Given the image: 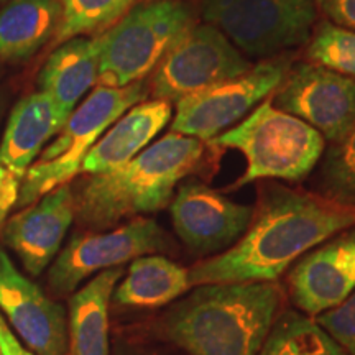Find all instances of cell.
I'll use <instances>...</instances> for the list:
<instances>
[{
    "label": "cell",
    "mask_w": 355,
    "mask_h": 355,
    "mask_svg": "<svg viewBox=\"0 0 355 355\" xmlns=\"http://www.w3.org/2000/svg\"><path fill=\"white\" fill-rule=\"evenodd\" d=\"M355 225V204L279 184L263 186L245 234L188 268L191 286L277 282L301 255Z\"/></svg>",
    "instance_id": "obj_1"
},
{
    "label": "cell",
    "mask_w": 355,
    "mask_h": 355,
    "mask_svg": "<svg viewBox=\"0 0 355 355\" xmlns=\"http://www.w3.org/2000/svg\"><path fill=\"white\" fill-rule=\"evenodd\" d=\"M191 290L159 319V334L188 355H259L283 301L278 282Z\"/></svg>",
    "instance_id": "obj_2"
},
{
    "label": "cell",
    "mask_w": 355,
    "mask_h": 355,
    "mask_svg": "<svg viewBox=\"0 0 355 355\" xmlns=\"http://www.w3.org/2000/svg\"><path fill=\"white\" fill-rule=\"evenodd\" d=\"M204 141L170 132L115 170L87 175L74 193L76 219L102 232L170 206L178 184L204 162Z\"/></svg>",
    "instance_id": "obj_3"
},
{
    "label": "cell",
    "mask_w": 355,
    "mask_h": 355,
    "mask_svg": "<svg viewBox=\"0 0 355 355\" xmlns=\"http://www.w3.org/2000/svg\"><path fill=\"white\" fill-rule=\"evenodd\" d=\"M209 144L245 157L247 170L234 188L265 178L298 183L314 170L326 148V139L316 128L278 109L272 97Z\"/></svg>",
    "instance_id": "obj_4"
},
{
    "label": "cell",
    "mask_w": 355,
    "mask_h": 355,
    "mask_svg": "<svg viewBox=\"0 0 355 355\" xmlns=\"http://www.w3.org/2000/svg\"><path fill=\"white\" fill-rule=\"evenodd\" d=\"M150 96L148 81L141 79L125 87L96 86L83 104L73 110L35 163L28 168L17 206H30L50 191L68 184L81 173L84 157L112 123Z\"/></svg>",
    "instance_id": "obj_5"
},
{
    "label": "cell",
    "mask_w": 355,
    "mask_h": 355,
    "mask_svg": "<svg viewBox=\"0 0 355 355\" xmlns=\"http://www.w3.org/2000/svg\"><path fill=\"white\" fill-rule=\"evenodd\" d=\"M193 25L196 13L186 0H148L133 7L101 33L97 86L125 87L145 79Z\"/></svg>",
    "instance_id": "obj_6"
},
{
    "label": "cell",
    "mask_w": 355,
    "mask_h": 355,
    "mask_svg": "<svg viewBox=\"0 0 355 355\" xmlns=\"http://www.w3.org/2000/svg\"><path fill=\"white\" fill-rule=\"evenodd\" d=\"M316 15V0H201L202 20L255 58L308 42Z\"/></svg>",
    "instance_id": "obj_7"
},
{
    "label": "cell",
    "mask_w": 355,
    "mask_h": 355,
    "mask_svg": "<svg viewBox=\"0 0 355 355\" xmlns=\"http://www.w3.org/2000/svg\"><path fill=\"white\" fill-rule=\"evenodd\" d=\"M291 55L266 58L239 76L176 102L171 132L201 141L214 140L250 114L257 104L272 96L291 69Z\"/></svg>",
    "instance_id": "obj_8"
},
{
    "label": "cell",
    "mask_w": 355,
    "mask_h": 355,
    "mask_svg": "<svg viewBox=\"0 0 355 355\" xmlns=\"http://www.w3.org/2000/svg\"><path fill=\"white\" fill-rule=\"evenodd\" d=\"M175 250L176 243L157 220L133 217L109 230L74 235L53 261L48 283L55 295H71L91 275L123 266L139 257Z\"/></svg>",
    "instance_id": "obj_9"
},
{
    "label": "cell",
    "mask_w": 355,
    "mask_h": 355,
    "mask_svg": "<svg viewBox=\"0 0 355 355\" xmlns=\"http://www.w3.org/2000/svg\"><path fill=\"white\" fill-rule=\"evenodd\" d=\"M250 68V61L219 28L196 24L153 69L150 96L178 102Z\"/></svg>",
    "instance_id": "obj_10"
},
{
    "label": "cell",
    "mask_w": 355,
    "mask_h": 355,
    "mask_svg": "<svg viewBox=\"0 0 355 355\" xmlns=\"http://www.w3.org/2000/svg\"><path fill=\"white\" fill-rule=\"evenodd\" d=\"M272 101L331 144L343 139L355 122V79L309 61L291 66Z\"/></svg>",
    "instance_id": "obj_11"
},
{
    "label": "cell",
    "mask_w": 355,
    "mask_h": 355,
    "mask_svg": "<svg viewBox=\"0 0 355 355\" xmlns=\"http://www.w3.org/2000/svg\"><path fill=\"white\" fill-rule=\"evenodd\" d=\"M173 229L198 255L222 254L245 234L254 207L239 204L196 180L178 184L170 202Z\"/></svg>",
    "instance_id": "obj_12"
},
{
    "label": "cell",
    "mask_w": 355,
    "mask_h": 355,
    "mask_svg": "<svg viewBox=\"0 0 355 355\" xmlns=\"http://www.w3.org/2000/svg\"><path fill=\"white\" fill-rule=\"evenodd\" d=\"M288 288L309 318L343 303L355 291V225L301 255L288 273Z\"/></svg>",
    "instance_id": "obj_13"
},
{
    "label": "cell",
    "mask_w": 355,
    "mask_h": 355,
    "mask_svg": "<svg viewBox=\"0 0 355 355\" xmlns=\"http://www.w3.org/2000/svg\"><path fill=\"white\" fill-rule=\"evenodd\" d=\"M0 311L32 352L66 354L68 322L64 308L20 273L3 250H0Z\"/></svg>",
    "instance_id": "obj_14"
},
{
    "label": "cell",
    "mask_w": 355,
    "mask_h": 355,
    "mask_svg": "<svg viewBox=\"0 0 355 355\" xmlns=\"http://www.w3.org/2000/svg\"><path fill=\"white\" fill-rule=\"evenodd\" d=\"M74 217L73 186L63 184L12 216L3 229V242L26 272L40 277L60 252Z\"/></svg>",
    "instance_id": "obj_15"
},
{
    "label": "cell",
    "mask_w": 355,
    "mask_h": 355,
    "mask_svg": "<svg viewBox=\"0 0 355 355\" xmlns=\"http://www.w3.org/2000/svg\"><path fill=\"white\" fill-rule=\"evenodd\" d=\"M171 102L144 101L122 114L86 153L84 175H99L125 165L148 146L171 121Z\"/></svg>",
    "instance_id": "obj_16"
},
{
    "label": "cell",
    "mask_w": 355,
    "mask_h": 355,
    "mask_svg": "<svg viewBox=\"0 0 355 355\" xmlns=\"http://www.w3.org/2000/svg\"><path fill=\"white\" fill-rule=\"evenodd\" d=\"M102 37H76L61 43L40 73V87L51 97L66 123L79 101L97 86Z\"/></svg>",
    "instance_id": "obj_17"
},
{
    "label": "cell",
    "mask_w": 355,
    "mask_h": 355,
    "mask_svg": "<svg viewBox=\"0 0 355 355\" xmlns=\"http://www.w3.org/2000/svg\"><path fill=\"white\" fill-rule=\"evenodd\" d=\"M63 125L46 92L38 91L20 99L12 109L0 141V166L24 181L44 145Z\"/></svg>",
    "instance_id": "obj_18"
},
{
    "label": "cell",
    "mask_w": 355,
    "mask_h": 355,
    "mask_svg": "<svg viewBox=\"0 0 355 355\" xmlns=\"http://www.w3.org/2000/svg\"><path fill=\"white\" fill-rule=\"evenodd\" d=\"M122 266L97 273L69 298V355H109V303Z\"/></svg>",
    "instance_id": "obj_19"
},
{
    "label": "cell",
    "mask_w": 355,
    "mask_h": 355,
    "mask_svg": "<svg viewBox=\"0 0 355 355\" xmlns=\"http://www.w3.org/2000/svg\"><path fill=\"white\" fill-rule=\"evenodd\" d=\"M191 288L188 268L165 255H144L132 261L112 298L123 308L155 309L181 298Z\"/></svg>",
    "instance_id": "obj_20"
},
{
    "label": "cell",
    "mask_w": 355,
    "mask_h": 355,
    "mask_svg": "<svg viewBox=\"0 0 355 355\" xmlns=\"http://www.w3.org/2000/svg\"><path fill=\"white\" fill-rule=\"evenodd\" d=\"M61 0H8L0 8V61H24L55 38Z\"/></svg>",
    "instance_id": "obj_21"
},
{
    "label": "cell",
    "mask_w": 355,
    "mask_h": 355,
    "mask_svg": "<svg viewBox=\"0 0 355 355\" xmlns=\"http://www.w3.org/2000/svg\"><path fill=\"white\" fill-rule=\"evenodd\" d=\"M259 355H347L306 314L286 311L273 322Z\"/></svg>",
    "instance_id": "obj_22"
},
{
    "label": "cell",
    "mask_w": 355,
    "mask_h": 355,
    "mask_svg": "<svg viewBox=\"0 0 355 355\" xmlns=\"http://www.w3.org/2000/svg\"><path fill=\"white\" fill-rule=\"evenodd\" d=\"M135 3L137 0H61L63 13L53 44L107 32Z\"/></svg>",
    "instance_id": "obj_23"
},
{
    "label": "cell",
    "mask_w": 355,
    "mask_h": 355,
    "mask_svg": "<svg viewBox=\"0 0 355 355\" xmlns=\"http://www.w3.org/2000/svg\"><path fill=\"white\" fill-rule=\"evenodd\" d=\"M318 194L343 204H355V122L343 139L331 144L316 178Z\"/></svg>",
    "instance_id": "obj_24"
},
{
    "label": "cell",
    "mask_w": 355,
    "mask_h": 355,
    "mask_svg": "<svg viewBox=\"0 0 355 355\" xmlns=\"http://www.w3.org/2000/svg\"><path fill=\"white\" fill-rule=\"evenodd\" d=\"M306 58L309 63L355 79V32L321 21L309 40Z\"/></svg>",
    "instance_id": "obj_25"
},
{
    "label": "cell",
    "mask_w": 355,
    "mask_h": 355,
    "mask_svg": "<svg viewBox=\"0 0 355 355\" xmlns=\"http://www.w3.org/2000/svg\"><path fill=\"white\" fill-rule=\"evenodd\" d=\"M313 319L345 354L355 355V291Z\"/></svg>",
    "instance_id": "obj_26"
},
{
    "label": "cell",
    "mask_w": 355,
    "mask_h": 355,
    "mask_svg": "<svg viewBox=\"0 0 355 355\" xmlns=\"http://www.w3.org/2000/svg\"><path fill=\"white\" fill-rule=\"evenodd\" d=\"M316 3L331 24L355 32V0H316Z\"/></svg>",
    "instance_id": "obj_27"
},
{
    "label": "cell",
    "mask_w": 355,
    "mask_h": 355,
    "mask_svg": "<svg viewBox=\"0 0 355 355\" xmlns=\"http://www.w3.org/2000/svg\"><path fill=\"white\" fill-rule=\"evenodd\" d=\"M21 183L24 181L20 178L0 166V227L6 222L8 212L19 202Z\"/></svg>",
    "instance_id": "obj_28"
},
{
    "label": "cell",
    "mask_w": 355,
    "mask_h": 355,
    "mask_svg": "<svg viewBox=\"0 0 355 355\" xmlns=\"http://www.w3.org/2000/svg\"><path fill=\"white\" fill-rule=\"evenodd\" d=\"M0 352L2 355H33L21 345L17 336H13L2 314H0Z\"/></svg>",
    "instance_id": "obj_29"
},
{
    "label": "cell",
    "mask_w": 355,
    "mask_h": 355,
    "mask_svg": "<svg viewBox=\"0 0 355 355\" xmlns=\"http://www.w3.org/2000/svg\"><path fill=\"white\" fill-rule=\"evenodd\" d=\"M123 355H159V354H155V352H140V350H135V352H128V354H123Z\"/></svg>",
    "instance_id": "obj_30"
},
{
    "label": "cell",
    "mask_w": 355,
    "mask_h": 355,
    "mask_svg": "<svg viewBox=\"0 0 355 355\" xmlns=\"http://www.w3.org/2000/svg\"><path fill=\"white\" fill-rule=\"evenodd\" d=\"M0 2H7V0H0Z\"/></svg>",
    "instance_id": "obj_31"
},
{
    "label": "cell",
    "mask_w": 355,
    "mask_h": 355,
    "mask_svg": "<svg viewBox=\"0 0 355 355\" xmlns=\"http://www.w3.org/2000/svg\"><path fill=\"white\" fill-rule=\"evenodd\" d=\"M0 355H2V352H0Z\"/></svg>",
    "instance_id": "obj_32"
}]
</instances>
